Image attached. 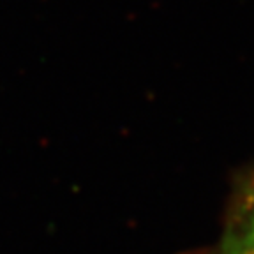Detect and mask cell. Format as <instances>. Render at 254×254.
Wrapping results in <instances>:
<instances>
[{"instance_id":"1","label":"cell","mask_w":254,"mask_h":254,"mask_svg":"<svg viewBox=\"0 0 254 254\" xmlns=\"http://www.w3.org/2000/svg\"><path fill=\"white\" fill-rule=\"evenodd\" d=\"M196 254H254V170L238 175L217 238Z\"/></svg>"}]
</instances>
